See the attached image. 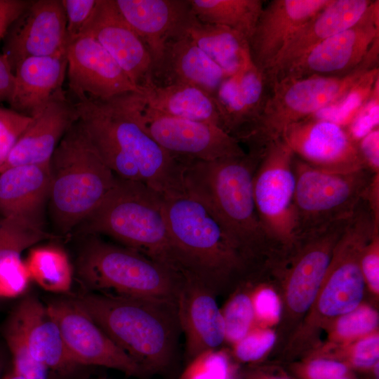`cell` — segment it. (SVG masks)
Returning a JSON list of instances; mask_svg holds the SVG:
<instances>
[{"label": "cell", "mask_w": 379, "mask_h": 379, "mask_svg": "<svg viewBox=\"0 0 379 379\" xmlns=\"http://www.w3.org/2000/svg\"><path fill=\"white\" fill-rule=\"evenodd\" d=\"M231 367L225 352L210 350L194 357L179 379H230Z\"/></svg>", "instance_id": "37"}, {"label": "cell", "mask_w": 379, "mask_h": 379, "mask_svg": "<svg viewBox=\"0 0 379 379\" xmlns=\"http://www.w3.org/2000/svg\"><path fill=\"white\" fill-rule=\"evenodd\" d=\"M295 372L301 379H356L345 362L331 359H312L297 366Z\"/></svg>", "instance_id": "43"}, {"label": "cell", "mask_w": 379, "mask_h": 379, "mask_svg": "<svg viewBox=\"0 0 379 379\" xmlns=\"http://www.w3.org/2000/svg\"><path fill=\"white\" fill-rule=\"evenodd\" d=\"M98 0H61L66 16L67 46L76 39L90 19Z\"/></svg>", "instance_id": "44"}, {"label": "cell", "mask_w": 379, "mask_h": 379, "mask_svg": "<svg viewBox=\"0 0 379 379\" xmlns=\"http://www.w3.org/2000/svg\"><path fill=\"white\" fill-rule=\"evenodd\" d=\"M246 379H289L282 375H274L266 373L263 371L255 370L248 371L245 374Z\"/></svg>", "instance_id": "51"}, {"label": "cell", "mask_w": 379, "mask_h": 379, "mask_svg": "<svg viewBox=\"0 0 379 379\" xmlns=\"http://www.w3.org/2000/svg\"><path fill=\"white\" fill-rule=\"evenodd\" d=\"M57 237L21 220L0 216V261L9 255H20L27 248Z\"/></svg>", "instance_id": "34"}, {"label": "cell", "mask_w": 379, "mask_h": 379, "mask_svg": "<svg viewBox=\"0 0 379 379\" xmlns=\"http://www.w3.org/2000/svg\"><path fill=\"white\" fill-rule=\"evenodd\" d=\"M254 315L265 323H275L281 314V305L274 291L269 288H260L251 298Z\"/></svg>", "instance_id": "47"}, {"label": "cell", "mask_w": 379, "mask_h": 379, "mask_svg": "<svg viewBox=\"0 0 379 379\" xmlns=\"http://www.w3.org/2000/svg\"><path fill=\"white\" fill-rule=\"evenodd\" d=\"M50 174V215L55 229L63 235L74 231L95 209L117 179L78 120L56 147Z\"/></svg>", "instance_id": "5"}, {"label": "cell", "mask_w": 379, "mask_h": 379, "mask_svg": "<svg viewBox=\"0 0 379 379\" xmlns=\"http://www.w3.org/2000/svg\"><path fill=\"white\" fill-rule=\"evenodd\" d=\"M378 325V314L370 307L362 306L340 316L334 334L342 340H350L367 335Z\"/></svg>", "instance_id": "38"}, {"label": "cell", "mask_w": 379, "mask_h": 379, "mask_svg": "<svg viewBox=\"0 0 379 379\" xmlns=\"http://www.w3.org/2000/svg\"><path fill=\"white\" fill-rule=\"evenodd\" d=\"M294 154L278 139L269 142L253 178V191L260 224L274 248L287 251L296 240L294 206Z\"/></svg>", "instance_id": "10"}, {"label": "cell", "mask_w": 379, "mask_h": 379, "mask_svg": "<svg viewBox=\"0 0 379 379\" xmlns=\"http://www.w3.org/2000/svg\"><path fill=\"white\" fill-rule=\"evenodd\" d=\"M379 229L373 232L364 247L360 267L365 282L375 293L379 291Z\"/></svg>", "instance_id": "46"}, {"label": "cell", "mask_w": 379, "mask_h": 379, "mask_svg": "<svg viewBox=\"0 0 379 379\" xmlns=\"http://www.w3.org/2000/svg\"><path fill=\"white\" fill-rule=\"evenodd\" d=\"M21 333L32 357L48 370L68 373L79 366L68 354L60 331L40 300L27 295L8 319Z\"/></svg>", "instance_id": "25"}, {"label": "cell", "mask_w": 379, "mask_h": 379, "mask_svg": "<svg viewBox=\"0 0 379 379\" xmlns=\"http://www.w3.org/2000/svg\"><path fill=\"white\" fill-rule=\"evenodd\" d=\"M30 280L28 270L20 255H9L0 261V298L21 295Z\"/></svg>", "instance_id": "39"}, {"label": "cell", "mask_w": 379, "mask_h": 379, "mask_svg": "<svg viewBox=\"0 0 379 379\" xmlns=\"http://www.w3.org/2000/svg\"><path fill=\"white\" fill-rule=\"evenodd\" d=\"M137 93L124 94V101L151 137L173 157L213 161L246 154L241 142L220 127L160 114L145 107Z\"/></svg>", "instance_id": "11"}, {"label": "cell", "mask_w": 379, "mask_h": 379, "mask_svg": "<svg viewBox=\"0 0 379 379\" xmlns=\"http://www.w3.org/2000/svg\"><path fill=\"white\" fill-rule=\"evenodd\" d=\"M269 90L265 75L252 61L227 77L213 98L221 128L241 142L260 115Z\"/></svg>", "instance_id": "23"}, {"label": "cell", "mask_w": 379, "mask_h": 379, "mask_svg": "<svg viewBox=\"0 0 379 379\" xmlns=\"http://www.w3.org/2000/svg\"><path fill=\"white\" fill-rule=\"evenodd\" d=\"M350 218L300 237L289 248L295 254L286 275V300L293 312L303 313L314 302Z\"/></svg>", "instance_id": "17"}, {"label": "cell", "mask_w": 379, "mask_h": 379, "mask_svg": "<svg viewBox=\"0 0 379 379\" xmlns=\"http://www.w3.org/2000/svg\"><path fill=\"white\" fill-rule=\"evenodd\" d=\"M221 312L227 341L235 344L251 330L255 315L251 298L247 294L234 295Z\"/></svg>", "instance_id": "36"}, {"label": "cell", "mask_w": 379, "mask_h": 379, "mask_svg": "<svg viewBox=\"0 0 379 379\" xmlns=\"http://www.w3.org/2000/svg\"><path fill=\"white\" fill-rule=\"evenodd\" d=\"M69 88L84 99L106 100L140 90L92 36L80 35L67 48Z\"/></svg>", "instance_id": "15"}, {"label": "cell", "mask_w": 379, "mask_h": 379, "mask_svg": "<svg viewBox=\"0 0 379 379\" xmlns=\"http://www.w3.org/2000/svg\"><path fill=\"white\" fill-rule=\"evenodd\" d=\"M76 274L91 292L177 300L182 277L132 248L84 235Z\"/></svg>", "instance_id": "7"}, {"label": "cell", "mask_w": 379, "mask_h": 379, "mask_svg": "<svg viewBox=\"0 0 379 379\" xmlns=\"http://www.w3.org/2000/svg\"><path fill=\"white\" fill-rule=\"evenodd\" d=\"M187 32L227 77L237 74L252 61L248 40L230 28L204 23L194 16Z\"/></svg>", "instance_id": "30"}, {"label": "cell", "mask_w": 379, "mask_h": 379, "mask_svg": "<svg viewBox=\"0 0 379 379\" xmlns=\"http://www.w3.org/2000/svg\"><path fill=\"white\" fill-rule=\"evenodd\" d=\"M77 120L74 102L67 99L62 88L59 90L32 117L8 154L2 171L15 166L50 163L59 142Z\"/></svg>", "instance_id": "22"}, {"label": "cell", "mask_w": 379, "mask_h": 379, "mask_svg": "<svg viewBox=\"0 0 379 379\" xmlns=\"http://www.w3.org/2000/svg\"><path fill=\"white\" fill-rule=\"evenodd\" d=\"M378 39L379 1L377 0L373 1L357 22L323 41L274 81L284 78L347 74L362 62Z\"/></svg>", "instance_id": "13"}, {"label": "cell", "mask_w": 379, "mask_h": 379, "mask_svg": "<svg viewBox=\"0 0 379 379\" xmlns=\"http://www.w3.org/2000/svg\"><path fill=\"white\" fill-rule=\"evenodd\" d=\"M94 379H107V378H94Z\"/></svg>", "instance_id": "54"}, {"label": "cell", "mask_w": 379, "mask_h": 379, "mask_svg": "<svg viewBox=\"0 0 379 379\" xmlns=\"http://www.w3.org/2000/svg\"><path fill=\"white\" fill-rule=\"evenodd\" d=\"M67 68L66 52L50 56L29 57L14 69V86L8 99L12 109L33 117L59 90Z\"/></svg>", "instance_id": "27"}, {"label": "cell", "mask_w": 379, "mask_h": 379, "mask_svg": "<svg viewBox=\"0 0 379 379\" xmlns=\"http://www.w3.org/2000/svg\"><path fill=\"white\" fill-rule=\"evenodd\" d=\"M379 124V79L372 93L352 121L345 127L351 138L357 142L374 129Z\"/></svg>", "instance_id": "42"}, {"label": "cell", "mask_w": 379, "mask_h": 379, "mask_svg": "<svg viewBox=\"0 0 379 379\" xmlns=\"http://www.w3.org/2000/svg\"><path fill=\"white\" fill-rule=\"evenodd\" d=\"M281 139L295 157L314 168L334 173L367 168L357 142L334 122L307 118L288 125Z\"/></svg>", "instance_id": "14"}, {"label": "cell", "mask_w": 379, "mask_h": 379, "mask_svg": "<svg viewBox=\"0 0 379 379\" xmlns=\"http://www.w3.org/2000/svg\"><path fill=\"white\" fill-rule=\"evenodd\" d=\"M46 309L60 331L68 354L79 366L109 368L140 379L147 377L71 298L54 300Z\"/></svg>", "instance_id": "12"}, {"label": "cell", "mask_w": 379, "mask_h": 379, "mask_svg": "<svg viewBox=\"0 0 379 379\" xmlns=\"http://www.w3.org/2000/svg\"><path fill=\"white\" fill-rule=\"evenodd\" d=\"M5 367V358L0 350V379H2V375Z\"/></svg>", "instance_id": "52"}, {"label": "cell", "mask_w": 379, "mask_h": 379, "mask_svg": "<svg viewBox=\"0 0 379 379\" xmlns=\"http://www.w3.org/2000/svg\"><path fill=\"white\" fill-rule=\"evenodd\" d=\"M32 119V117L0 107V173L11 149Z\"/></svg>", "instance_id": "40"}, {"label": "cell", "mask_w": 379, "mask_h": 379, "mask_svg": "<svg viewBox=\"0 0 379 379\" xmlns=\"http://www.w3.org/2000/svg\"><path fill=\"white\" fill-rule=\"evenodd\" d=\"M372 2L370 0H331L297 31L272 68L265 74L268 84L323 41L357 22Z\"/></svg>", "instance_id": "24"}, {"label": "cell", "mask_w": 379, "mask_h": 379, "mask_svg": "<svg viewBox=\"0 0 379 379\" xmlns=\"http://www.w3.org/2000/svg\"><path fill=\"white\" fill-rule=\"evenodd\" d=\"M70 298L147 376L167 370L177 348V300L86 291Z\"/></svg>", "instance_id": "3"}, {"label": "cell", "mask_w": 379, "mask_h": 379, "mask_svg": "<svg viewBox=\"0 0 379 379\" xmlns=\"http://www.w3.org/2000/svg\"><path fill=\"white\" fill-rule=\"evenodd\" d=\"M80 35L94 38L140 90L154 83L151 55L142 40L121 15L114 0L97 1Z\"/></svg>", "instance_id": "18"}, {"label": "cell", "mask_w": 379, "mask_h": 379, "mask_svg": "<svg viewBox=\"0 0 379 379\" xmlns=\"http://www.w3.org/2000/svg\"><path fill=\"white\" fill-rule=\"evenodd\" d=\"M121 15L147 46L153 74L168 41L187 32L194 18L190 0H114Z\"/></svg>", "instance_id": "20"}, {"label": "cell", "mask_w": 379, "mask_h": 379, "mask_svg": "<svg viewBox=\"0 0 379 379\" xmlns=\"http://www.w3.org/2000/svg\"><path fill=\"white\" fill-rule=\"evenodd\" d=\"M331 0H272L262 10L249 39V51L255 66L265 74L284 49L307 21Z\"/></svg>", "instance_id": "19"}, {"label": "cell", "mask_w": 379, "mask_h": 379, "mask_svg": "<svg viewBox=\"0 0 379 379\" xmlns=\"http://www.w3.org/2000/svg\"><path fill=\"white\" fill-rule=\"evenodd\" d=\"M357 145L366 168L374 173H379V129L370 132Z\"/></svg>", "instance_id": "48"}, {"label": "cell", "mask_w": 379, "mask_h": 379, "mask_svg": "<svg viewBox=\"0 0 379 379\" xmlns=\"http://www.w3.org/2000/svg\"><path fill=\"white\" fill-rule=\"evenodd\" d=\"M4 379H25L22 375L12 371L10 373L6 375Z\"/></svg>", "instance_id": "53"}, {"label": "cell", "mask_w": 379, "mask_h": 379, "mask_svg": "<svg viewBox=\"0 0 379 379\" xmlns=\"http://www.w3.org/2000/svg\"><path fill=\"white\" fill-rule=\"evenodd\" d=\"M227 77L185 32L167 43L162 60L154 72L153 81L155 83L158 79L163 80L159 84L191 85L213 98Z\"/></svg>", "instance_id": "28"}, {"label": "cell", "mask_w": 379, "mask_h": 379, "mask_svg": "<svg viewBox=\"0 0 379 379\" xmlns=\"http://www.w3.org/2000/svg\"><path fill=\"white\" fill-rule=\"evenodd\" d=\"M14 86V72L6 57L0 53V101L8 100Z\"/></svg>", "instance_id": "50"}, {"label": "cell", "mask_w": 379, "mask_h": 379, "mask_svg": "<svg viewBox=\"0 0 379 379\" xmlns=\"http://www.w3.org/2000/svg\"><path fill=\"white\" fill-rule=\"evenodd\" d=\"M31 2L28 0H0V41Z\"/></svg>", "instance_id": "49"}, {"label": "cell", "mask_w": 379, "mask_h": 379, "mask_svg": "<svg viewBox=\"0 0 379 379\" xmlns=\"http://www.w3.org/2000/svg\"><path fill=\"white\" fill-rule=\"evenodd\" d=\"M181 331L186 339L190 361L201 353L215 350L225 340V325L213 293L198 280L183 277L177 298Z\"/></svg>", "instance_id": "21"}, {"label": "cell", "mask_w": 379, "mask_h": 379, "mask_svg": "<svg viewBox=\"0 0 379 379\" xmlns=\"http://www.w3.org/2000/svg\"><path fill=\"white\" fill-rule=\"evenodd\" d=\"M379 337L378 334L365 336L355 343L347 355L345 363L359 370H368L378 363Z\"/></svg>", "instance_id": "45"}, {"label": "cell", "mask_w": 379, "mask_h": 379, "mask_svg": "<svg viewBox=\"0 0 379 379\" xmlns=\"http://www.w3.org/2000/svg\"><path fill=\"white\" fill-rule=\"evenodd\" d=\"M376 67L378 62L366 56L356 69L345 75L284 78L272 82L260 115L241 142L249 148L264 147L281 139L288 125L331 105L363 74Z\"/></svg>", "instance_id": "8"}, {"label": "cell", "mask_w": 379, "mask_h": 379, "mask_svg": "<svg viewBox=\"0 0 379 379\" xmlns=\"http://www.w3.org/2000/svg\"><path fill=\"white\" fill-rule=\"evenodd\" d=\"M276 335L271 330L250 331L234 345L236 358L242 362H254L260 360L273 346Z\"/></svg>", "instance_id": "41"}, {"label": "cell", "mask_w": 379, "mask_h": 379, "mask_svg": "<svg viewBox=\"0 0 379 379\" xmlns=\"http://www.w3.org/2000/svg\"><path fill=\"white\" fill-rule=\"evenodd\" d=\"M76 230L79 234L110 237L182 275L164 215L163 197L142 182L117 177L100 204Z\"/></svg>", "instance_id": "4"}, {"label": "cell", "mask_w": 379, "mask_h": 379, "mask_svg": "<svg viewBox=\"0 0 379 379\" xmlns=\"http://www.w3.org/2000/svg\"><path fill=\"white\" fill-rule=\"evenodd\" d=\"M66 25L61 1H32L10 26L4 38L2 54L13 71L25 58L65 53Z\"/></svg>", "instance_id": "16"}, {"label": "cell", "mask_w": 379, "mask_h": 379, "mask_svg": "<svg viewBox=\"0 0 379 379\" xmlns=\"http://www.w3.org/2000/svg\"><path fill=\"white\" fill-rule=\"evenodd\" d=\"M230 379H234V378H233L232 377H231V378H230Z\"/></svg>", "instance_id": "55"}, {"label": "cell", "mask_w": 379, "mask_h": 379, "mask_svg": "<svg viewBox=\"0 0 379 379\" xmlns=\"http://www.w3.org/2000/svg\"><path fill=\"white\" fill-rule=\"evenodd\" d=\"M162 197L169 235L182 276L198 280L213 293L219 282L244 267L246 261L199 201L185 192Z\"/></svg>", "instance_id": "6"}, {"label": "cell", "mask_w": 379, "mask_h": 379, "mask_svg": "<svg viewBox=\"0 0 379 379\" xmlns=\"http://www.w3.org/2000/svg\"><path fill=\"white\" fill-rule=\"evenodd\" d=\"M77 120L114 175L161 195L184 192L183 164L164 149L133 115L122 95L74 102Z\"/></svg>", "instance_id": "1"}, {"label": "cell", "mask_w": 379, "mask_h": 379, "mask_svg": "<svg viewBox=\"0 0 379 379\" xmlns=\"http://www.w3.org/2000/svg\"><path fill=\"white\" fill-rule=\"evenodd\" d=\"M51 188L50 163L6 168L0 173V216L44 229Z\"/></svg>", "instance_id": "26"}, {"label": "cell", "mask_w": 379, "mask_h": 379, "mask_svg": "<svg viewBox=\"0 0 379 379\" xmlns=\"http://www.w3.org/2000/svg\"><path fill=\"white\" fill-rule=\"evenodd\" d=\"M201 22L230 28L249 41L264 7L262 0H190Z\"/></svg>", "instance_id": "31"}, {"label": "cell", "mask_w": 379, "mask_h": 379, "mask_svg": "<svg viewBox=\"0 0 379 379\" xmlns=\"http://www.w3.org/2000/svg\"><path fill=\"white\" fill-rule=\"evenodd\" d=\"M378 79L379 70L376 67L363 74L338 100L309 118L327 120L346 127L369 98Z\"/></svg>", "instance_id": "33"}, {"label": "cell", "mask_w": 379, "mask_h": 379, "mask_svg": "<svg viewBox=\"0 0 379 379\" xmlns=\"http://www.w3.org/2000/svg\"><path fill=\"white\" fill-rule=\"evenodd\" d=\"M3 336L11 354L13 371L25 379H48V368L31 355L18 329L6 319Z\"/></svg>", "instance_id": "35"}, {"label": "cell", "mask_w": 379, "mask_h": 379, "mask_svg": "<svg viewBox=\"0 0 379 379\" xmlns=\"http://www.w3.org/2000/svg\"><path fill=\"white\" fill-rule=\"evenodd\" d=\"M264 148L213 161L182 160L185 192L220 225L246 262L274 249L257 213L253 178Z\"/></svg>", "instance_id": "2"}, {"label": "cell", "mask_w": 379, "mask_h": 379, "mask_svg": "<svg viewBox=\"0 0 379 379\" xmlns=\"http://www.w3.org/2000/svg\"><path fill=\"white\" fill-rule=\"evenodd\" d=\"M25 262L31 279L44 290L58 293L70 290L72 267L67 254L60 247H34Z\"/></svg>", "instance_id": "32"}, {"label": "cell", "mask_w": 379, "mask_h": 379, "mask_svg": "<svg viewBox=\"0 0 379 379\" xmlns=\"http://www.w3.org/2000/svg\"><path fill=\"white\" fill-rule=\"evenodd\" d=\"M296 239L350 218L367 197L374 173L364 168L334 173L314 168L294 156Z\"/></svg>", "instance_id": "9"}, {"label": "cell", "mask_w": 379, "mask_h": 379, "mask_svg": "<svg viewBox=\"0 0 379 379\" xmlns=\"http://www.w3.org/2000/svg\"><path fill=\"white\" fill-rule=\"evenodd\" d=\"M137 94L145 107L160 114L209 123L221 128L214 99L197 87L185 84L152 83Z\"/></svg>", "instance_id": "29"}]
</instances>
